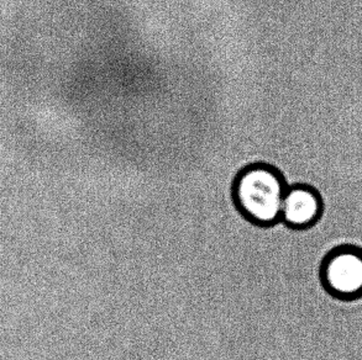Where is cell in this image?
Segmentation results:
<instances>
[{"label": "cell", "mask_w": 362, "mask_h": 360, "mask_svg": "<svg viewBox=\"0 0 362 360\" xmlns=\"http://www.w3.org/2000/svg\"><path fill=\"white\" fill-rule=\"evenodd\" d=\"M286 191L287 186L279 172L266 164H255L236 178L234 198L247 219L269 226L281 219Z\"/></svg>", "instance_id": "obj_1"}, {"label": "cell", "mask_w": 362, "mask_h": 360, "mask_svg": "<svg viewBox=\"0 0 362 360\" xmlns=\"http://www.w3.org/2000/svg\"><path fill=\"white\" fill-rule=\"evenodd\" d=\"M323 210L318 190L309 185H296L284 194L281 220L293 229H308L318 222Z\"/></svg>", "instance_id": "obj_3"}, {"label": "cell", "mask_w": 362, "mask_h": 360, "mask_svg": "<svg viewBox=\"0 0 362 360\" xmlns=\"http://www.w3.org/2000/svg\"><path fill=\"white\" fill-rule=\"evenodd\" d=\"M324 290L337 300L349 301L362 295V251L350 246L329 251L320 265Z\"/></svg>", "instance_id": "obj_2"}]
</instances>
